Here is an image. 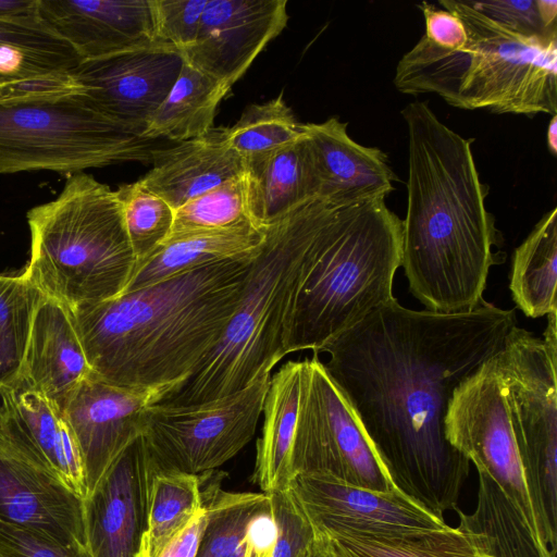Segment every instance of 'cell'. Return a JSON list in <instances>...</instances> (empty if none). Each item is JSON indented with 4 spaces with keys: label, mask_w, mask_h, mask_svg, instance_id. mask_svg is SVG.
Masks as SVG:
<instances>
[{
    "label": "cell",
    "mask_w": 557,
    "mask_h": 557,
    "mask_svg": "<svg viewBox=\"0 0 557 557\" xmlns=\"http://www.w3.org/2000/svg\"><path fill=\"white\" fill-rule=\"evenodd\" d=\"M516 325L515 310L486 301L446 314L393 298L319 351L392 486L441 520L470 471L445 435L449 403Z\"/></svg>",
    "instance_id": "cell-1"
},
{
    "label": "cell",
    "mask_w": 557,
    "mask_h": 557,
    "mask_svg": "<svg viewBox=\"0 0 557 557\" xmlns=\"http://www.w3.org/2000/svg\"><path fill=\"white\" fill-rule=\"evenodd\" d=\"M408 131L407 209L401 262L410 293L437 313H462L483 300L490 270L506 259L487 210L471 144L428 102L401 110Z\"/></svg>",
    "instance_id": "cell-2"
},
{
    "label": "cell",
    "mask_w": 557,
    "mask_h": 557,
    "mask_svg": "<svg viewBox=\"0 0 557 557\" xmlns=\"http://www.w3.org/2000/svg\"><path fill=\"white\" fill-rule=\"evenodd\" d=\"M261 247L70 309L92 374L162 398L180 387L221 339Z\"/></svg>",
    "instance_id": "cell-3"
},
{
    "label": "cell",
    "mask_w": 557,
    "mask_h": 557,
    "mask_svg": "<svg viewBox=\"0 0 557 557\" xmlns=\"http://www.w3.org/2000/svg\"><path fill=\"white\" fill-rule=\"evenodd\" d=\"M323 199V198H322ZM386 198L323 199L285 331V356L314 354L393 298L403 220Z\"/></svg>",
    "instance_id": "cell-4"
},
{
    "label": "cell",
    "mask_w": 557,
    "mask_h": 557,
    "mask_svg": "<svg viewBox=\"0 0 557 557\" xmlns=\"http://www.w3.org/2000/svg\"><path fill=\"white\" fill-rule=\"evenodd\" d=\"M458 16L467 42L444 49L424 36L396 66L403 94H436L466 110L533 116L557 112V39L528 37L475 10L469 1L441 0Z\"/></svg>",
    "instance_id": "cell-5"
},
{
    "label": "cell",
    "mask_w": 557,
    "mask_h": 557,
    "mask_svg": "<svg viewBox=\"0 0 557 557\" xmlns=\"http://www.w3.org/2000/svg\"><path fill=\"white\" fill-rule=\"evenodd\" d=\"M324 200L313 198L267 225L239 306L196 371L159 403L198 405L269 375L285 357V331Z\"/></svg>",
    "instance_id": "cell-6"
},
{
    "label": "cell",
    "mask_w": 557,
    "mask_h": 557,
    "mask_svg": "<svg viewBox=\"0 0 557 557\" xmlns=\"http://www.w3.org/2000/svg\"><path fill=\"white\" fill-rule=\"evenodd\" d=\"M30 256L21 273L70 309L120 296L135 267L115 190L82 172L27 214Z\"/></svg>",
    "instance_id": "cell-7"
},
{
    "label": "cell",
    "mask_w": 557,
    "mask_h": 557,
    "mask_svg": "<svg viewBox=\"0 0 557 557\" xmlns=\"http://www.w3.org/2000/svg\"><path fill=\"white\" fill-rule=\"evenodd\" d=\"M54 74L0 90V174L151 163L156 140L110 119Z\"/></svg>",
    "instance_id": "cell-8"
},
{
    "label": "cell",
    "mask_w": 557,
    "mask_h": 557,
    "mask_svg": "<svg viewBox=\"0 0 557 557\" xmlns=\"http://www.w3.org/2000/svg\"><path fill=\"white\" fill-rule=\"evenodd\" d=\"M512 432L543 545L557 543V345L517 325L497 354Z\"/></svg>",
    "instance_id": "cell-9"
},
{
    "label": "cell",
    "mask_w": 557,
    "mask_h": 557,
    "mask_svg": "<svg viewBox=\"0 0 557 557\" xmlns=\"http://www.w3.org/2000/svg\"><path fill=\"white\" fill-rule=\"evenodd\" d=\"M270 377L198 405L147 407L143 436L153 473L199 475L232 459L256 433Z\"/></svg>",
    "instance_id": "cell-10"
},
{
    "label": "cell",
    "mask_w": 557,
    "mask_h": 557,
    "mask_svg": "<svg viewBox=\"0 0 557 557\" xmlns=\"http://www.w3.org/2000/svg\"><path fill=\"white\" fill-rule=\"evenodd\" d=\"M293 478L320 473L377 492L394 490L348 401L318 354L302 360Z\"/></svg>",
    "instance_id": "cell-11"
},
{
    "label": "cell",
    "mask_w": 557,
    "mask_h": 557,
    "mask_svg": "<svg viewBox=\"0 0 557 557\" xmlns=\"http://www.w3.org/2000/svg\"><path fill=\"white\" fill-rule=\"evenodd\" d=\"M496 356L455 389L445 418V435L476 471L487 473L498 484L525 520L539 547L547 555L556 554L541 541Z\"/></svg>",
    "instance_id": "cell-12"
},
{
    "label": "cell",
    "mask_w": 557,
    "mask_h": 557,
    "mask_svg": "<svg viewBox=\"0 0 557 557\" xmlns=\"http://www.w3.org/2000/svg\"><path fill=\"white\" fill-rule=\"evenodd\" d=\"M183 62L180 50L154 41L82 60L66 73V83L100 112L141 135L174 85Z\"/></svg>",
    "instance_id": "cell-13"
},
{
    "label": "cell",
    "mask_w": 557,
    "mask_h": 557,
    "mask_svg": "<svg viewBox=\"0 0 557 557\" xmlns=\"http://www.w3.org/2000/svg\"><path fill=\"white\" fill-rule=\"evenodd\" d=\"M289 490L314 533L396 535L447 527L395 488L377 492L326 474L301 473Z\"/></svg>",
    "instance_id": "cell-14"
},
{
    "label": "cell",
    "mask_w": 557,
    "mask_h": 557,
    "mask_svg": "<svg viewBox=\"0 0 557 557\" xmlns=\"http://www.w3.org/2000/svg\"><path fill=\"white\" fill-rule=\"evenodd\" d=\"M152 476L149 451L140 435L84 499L86 546L91 557H139Z\"/></svg>",
    "instance_id": "cell-15"
},
{
    "label": "cell",
    "mask_w": 557,
    "mask_h": 557,
    "mask_svg": "<svg viewBox=\"0 0 557 557\" xmlns=\"http://www.w3.org/2000/svg\"><path fill=\"white\" fill-rule=\"evenodd\" d=\"M286 0H208L185 62L231 87L285 28Z\"/></svg>",
    "instance_id": "cell-16"
},
{
    "label": "cell",
    "mask_w": 557,
    "mask_h": 557,
    "mask_svg": "<svg viewBox=\"0 0 557 557\" xmlns=\"http://www.w3.org/2000/svg\"><path fill=\"white\" fill-rule=\"evenodd\" d=\"M162 395L110 384L91 374L61 406L78 445L87 495L115 458L144 432V411ZM87 497V496H86Z\"/></svg>",
    "instance_id": "cell-17"
},
{
    "label": "cell",
    "mask_w": 557,
    "mask_h": 557,
    "mask_svg": "<svg viewBox=\"0 0 557 557\" xmlns=\"http://www.w3.org/2000/svg\"><path fill=\"white\" fill-rule=\"evenodd\" d=\"M0 519L87 548L84 499L1 430Z\"/></svg>",
    "instance_id": "cell-18"
},
{
    "label": "cell",
    "mask_w": 557,
    "mask_h": 557,
    "mask_svg": "<svg viewBox=\"0 0 557 557\" xmlns=\"http://www.w3.org/2000/svg\"><path fill=\"white\" fill-rule=\"evenodd\" d=\"M38 12L82 60L156 41L151 0H38Z\"/></svg>",
    "instance_id": "cell-19"
},
{
    "label": "cell",
    "mask_w": 557,
    "mask_h": 557,
    "mask_svg": "<svg viewBox=\"0 0 557 557\" xmlns=\"http://www.w3.org/2000/svg\"><path fill=\"white\" fill-rule=\"evenodd\" d=\"M91 374L70 308L42 296L33 314L14 389L40 393L61 408Z\"/></svg>",
    "instance_id": "cell-20"
},
{
    "label": "cell",
    "mask_w": 557,
    "mask_h": 557,
    "mask_svg": "<svg viewBox=\"0 0 557 557\" xmlns=\"http://www.w3.org/2000/svg\"><path fill=\"white\" fill-rule=\"evenodd\" d=\"M0 430L85 499L78 445L61 408L40 393L0 388Z\"/></svg>",
    "instance_id": "cell-21"
},
{
    "label": "cell",
    "mask_w": 557,
    "mask_h": 557,
    "mask_svg": "<svg viewBox=\"0 0 557 557\" xmlns=\"http://www.w3.org/2000/svg\"><path fill=\"white\" fill-rule=\"evenodd\" d=\"M347 125L336 116L304 123L320 183L319 198L338 202L386 198L397 180L386 153L351 139Z\"/></svg>",
    "instance_id": "cell-22"
},
{
    "label": "cell",
    "mask_w": 557,
    "mask_h": 557,
    "mask_svg": "<svg viewBox=\"0 0 557 557\" xmlns=\"http://www.w3.org/2000/svg\"><path fill=\"white\" fill-rule=\"evenodd\" d=\"M152 168L139 183L174 210L246 171L228 144L225 127L152 152Z\"/></svg>",
    "instance_id": "cell-23"
},
{
    "label": "cell",
    "mask_w": 557,
    "mask_h": 557,
    "mask_svg": "<svg viewBox=\"0 0 557 557\" xmlns=\"http://www.w3.org/2000/svg\"><path fill=\"white\" fill-rule=\"evenodd\" d=\"M246 171L251 216L260 227L319 197L320 183L305 133L284 147L247 160Z\"/></svg>",
    "instance_id": "cell-24"
},
{
    "label": "cell",
    "mask_w": 557,
    "mask_h": 557,
    "mask_svg": "<svg viewBox=\"0 0 557 557\" xmlns=\"http://www.w3.org/2000/svg\"><path fill=\"white\" fill-rule=\"evenodd\" d=\"M302 364V360H288L270 377L262 409L264 419L251 475V481L267 494L288 490L293 479L290 458Z\"/></svg>",
    "instance_id": "cell-25"
},
{
    "label": "cell",
    "mask_w": 557,
    "mask_h": 557,
    "mask_svg": "<svg viewBox=\"0 0 557 557\" xmlns=\"http://www.w3.org/2000/svg\"><path fill=\"white\" fill-rule=\"evenodd\" d=\"M264 239V227L250 223L165 240L136 264L122 294L144 288L195 268L242 257L259 249Z\"/></svg>",
    "instance_id": "cell-26"
},
{
    "label": "cell",
    "mask_w": 557,
    "mask_h": 557,
    "mask_svg": "<svg viewBox=\"0 0 557 557\" xmlns=\"http://www.w3.org/2000/svg\"><path fill=\"white\" fill-rule=\"evenodd\" d=\"M82 59L38 14L0 20V89L65 73Z\"/></svg>",
    "instance_id": "cell-27"
},
{
    "label": "cell",
    "mask_w": 557,
    "mask_h": 557,
    "mask_svg": "<svg viewBox=\"0 0 557 557\" xmlns=\"http://www.w3.org/2000/svg\"><path fill=\"white\" fill-rule=\"evenodd\" d=\"M230 90L231 87L184 61L174 85L148 120L141 136L182 143L207 134L213 128L216 109Z\"/></svg>",
    "instance_id": "cell-28"
},
{
    "label": "cell",
    "mask_w": 557,
    "mask_h": 557,
    "mask_svg": "<svg viewBox=\"0 0 557 557\" xmlns=\"http://www.w3.org/2000/svg\"><path fill=\"white\" fill-rule=\"evenodd\" d=\"M314 535L327 557H494L480 547L472 533L449 525L396 535Z\"/></svg>",
    "instance_id": "cell-29"
},
{
    "label": "cell",
    "mask_w": 557,
    "mask_h": 557,
    "mask_svg": "<svg viewBox=\"0 0 557 557\" xmlns=\"http://www.w3.org/2000/svg\"><path fill=\"white\" fill-rule=\"evenodd\" d=\"M557 208L546 212L512 256L509 289L516 306L536 319L557 311Z\"/></svg>",
    "instance_id": "cell-30"
},
{
    "label": "cell",
    "mask_w": 557,
    "mask_h": 557,
    "mask_svg": "<svg viewBox=\"0 0 557 557\" xmlns=\"http://www.w3.org/2000/svg\"><path fill=\"white\" fill-rule=\"evenodd\" d=\"M478 474L475 509L470 515L455 510L458 528L472 533L480 547L494 557H556L539 547L525 520L498 484L483 471Z\"/></svg>",
    "instance_id": "cell-31"
},
{
    "label": "cell",
    "mask_w": 557,
    "mask_h": 557,
    "mask_svg": "<svg viewBox=\"0 0 557 557\" xmlns=\"http://www.w3.org/2000/svg\"><path fill=\"white\" fill-rule=\"evenodd\" d=\"M220 473L207 472L201 490L206 522L195 557H240L242 542L251 518L271 506L267 493H230L220 488Z\"/></svg>",
    "instance_id": "cell-32"
},
{
    "label": "cell",
    "mask_w": 557,
    "mask_h": 557,
    "mask_svg": "<svg viewBox=\"0 0 557 557\" xmlns=\"http://www.w3.org/2000/svg\"><path fill=\"white\" fill-rule=\"evenodd\" d=\"M201 509L200 475L154 472L139 557H158Z\"/></svg>",
    "instance_id": "cell-33"
},
{
    "label": "cell",
    "mask_w": 557,
    "mask_h": 557,
    "mask_svg": "<svg viewBox=\"0 0 557 557\" xmlns=\"http://www.w3.org/2000/svg\"><path fill=\"white\" fill-rule=\"evenodd\" d=\"M250 223L256 224L250 212L249 178L245 171L175 209L165 240Z\"/></svg>",
    "instance_id": "cell-34"
},
{
    "label": "cell",
    "mask_w": 557,
    "mask_h": 557,
    "mask_svg": "<svg viewBox=\"0 0 557 557\" xmlns=\"http://www.w3.org/2000/svg\"><path fill=\"white\" fill-rule=\"evenodd\" d=\"M41 293L22 274H0V388H14Z\"/></svg>",
    "instance_id": "cell-35"
},
{
    "label": "cell",
    "mask_w": 557,
    "mask_h": 557,
    "mask_svg": "<svg viewBox=\"0 0 557 557\" xmlns=\"http://www.w3.org/2000/svg\"><path fill=\"white\" fill-rule=\"evenodd\" d=\"M225 133L231 147L247 161L299 139L305 132L304 123L297 121L281 94L246 107Z\"/></svg>",
    "instance_id": "cell-36"
},
{
    "label": "cell",
    "mask_w": 557,
    "mask_h": 557,
    "mask_svg": "<svg viewBox=\"0 0 557 557\" xmlns=\"http://www.w3.org/2000/svg\"><path fill=\"white\" fill-rule=\"evenodd\" d=\"M115 193L138 264L166 239L173 224L174 209L139 181L121 185Z\"/></svg>",
    "instance_id": "cell-37"
},
{
    "label": "cell",
    "mask_w": 557,
    "mask_h": 557,
    "mask_svg": "<svg viewBox=\"0 0 557 557\" xmlns=\"http://www.w3.org/2000/svg\"><path fill=\"white\" fill-rule=\"evenodd\" d=\"M276 524V542L272 557H302L314 542L313 528L292 491L268 494Z\"/></svg>",
    "instance_id": "cell-38"
},
{
    "label": "cell",
    "mask_w": 557,
    "mask_h": 557,
    "mask_svg": "<svg viewBox=\"0 0 557 557\" xmlns=\"http://www.w3.org/2000/svg\"><path fill=\"white\" fill-rule=\"evenodd\" d=\"M154 38L181 52L196 39L208 0H151Z\"/></svg>",
    "instance_id": "cell-39"
},
{
    "label": "cell",
    "mask_w": 557,
    "mask_h": 557,
    "mask_svg": "<svg viewBox=\"0 0 557 557\" xmlns=\"http://www.w3.org/2000/svg\"><path fill=\"white\" fill-rule=\"evenodd\" d=\"M3 557H91L86 547L67 546L40 532L0 519Z\"/></svg>",
    "instance_id": "cell-40"
},
{
    "label": "cell",
    "mask_w": 557,
    "mask_h": 557,
    "mask_svg": "<svg viewBox=\"0 0 557 557\" xmlns=\"http://www.w3.org/2000/svg\"><path fill=\"white\" fill-rule=\"evenodd\" d=\"M471 7L513 32L543 39H557V29L547 28L540 16L536 0L469 1Z\"/></svg>",
    "instance_id": "cell-41"
},
{
    "label": "cell",
    "mask_w": 557,
    "mask_h": 557,
    "mask_svg": "<svg viewBox=\"0 0 557 557\" xmlns=\"http://www.w3.org/2000/svg\"><path fill=\"white\" fill-rule=\"evenodd\" d=\"M418 8L424 17L423 36L426 39L444 49L457 50L465 46L468 38L467 30L458 16L425 1L419 3Z\"/></svg>",
    "instance_id": "cell-42"
},
{
    "label": "cell",
    "mask_w": 557,
    "mask_h": 557,
    "mask_svg": "<svg viewBox=\"0 0 557 557\" xmlns=\"http://www.w3.org/2000/svg\"><path fill=\"white\" fill-rule=\"evenodd\" d=\"M276 542V524L272 506L255 515L248 523L240 557H272Z\"/></svg>",
    "instance_id": "cell-43"
},
{
    "label": "cell",
    "mask_w": 557,
    "mask_h": 557,
    "mask_svg": "<svg viewBox=\"0 0 557 557\" xmlns=\"http://www.w3.org/2000/svg\"><path fill=\"white\" fill-rule=\"evenodd\" d=\"M206 522L205 508L181 532L158 557H195Z\"/></svg>",
    "instance_id": "cell-44"
},
{
    "label": "cell",
    "mask_w": 557,
    "mask_h": 557,
    "mask_svg": "<svg viewBox=\"0 0 557 557\" xmlns=\"http://www.w3.org/2000/svg\"><path fill=\"white\" fill-rule=\"evenodd\" d=\"M38 14V0H0V20Z\"/></svg>",
    "instance_id": "cell-45"
},
{
    "label": "cell",
    "mask_w": 557,
    "mask_h": 557,
    "mask_svg": "<svg viewBox=\"0 0 557 557\" xmlns=\"http://www.w3.org/2000/svg\"><path fill=\"white\" fill-rule=\"evenodd\" d=\"M537 10L543 24L550 29H557V1L536 0Z\"/></svg>",
    "instance_id": "cell-46"
},
{
    "label": "cell",
    "mask_w": 557,
    "mask_h": 557,
    "mask_svg": "<svg viewBox=\"0 0 557 557\" xmlns=\"http://www.w3.org/2000/svg\"><path fill=\"white\" fill-rule=\"evenodd\" d=\"M546 143L548 150L556 156L557 154V115H553L546 134Z\"/></svg>",
    "instance_id": "cell-47"
},
{
    "label": "cell",
    "mask_w": 557,
    "mask_h": 557,
    "mask_svg": "<svg viewBox=\"0 0 557 557\" xmlns=\"http://www.w3.org/2000/svg\"><path fill=\"white\" fill-rule=\"evenodd\" d=\"M302 557H327L317 540L310 545Z\"/></svg>",
    "instance_id": "cell-48"
},
{
    "label": "cell",
    "mask_w": 557,
    "mask_h": 557,
    "mask_svg": "<svg viewBox=\"0 0 557 557\" xmlns=\"http://www.w3.org/2000/svg\"><path fill=\"white\" fill-rule=\"evenodd\" d=\"M0 557H3V556L0 554Z\"/></svg>",
    "instance_id": "cell-49"
}]
</instances>
